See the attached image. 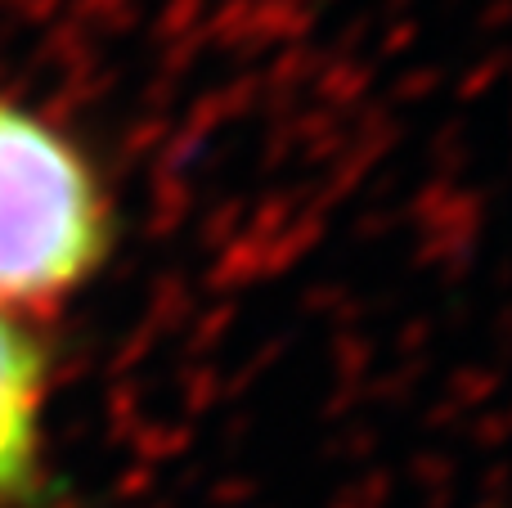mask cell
Segmentation results:
<instances>
[{
  "instance_id": "7a4b0ae2",
  "label": "cell",
  "mask_w": 512,
  "mask_h": 508,
  "mask_svg": "<svg viewBox=\"0 0 512 508\" xmlns=\"http://www.w3.org/2000/svg\"><path fill=\"white\" fill-rule=\"evenodd\" d=\"M45 387H50V360L41 338L0 311V508L36 491Z\"/></svg>"
},
{
  "instance_id": "6da1fadb",
  "label": "cell",
  "mask_w": 512,
  "mask_h": 508,
  "mask_svg": "<svg viewBox=\"0 0 512 508\" xmlns=\"http://www.w3.org/2000/svg\"><path fill=\"white\" fill-rule=\"evenodd\" d=\"M113 248L95 167L50 122L0 99V306L81 288Z\"/></svg>"
}]
</instances>
